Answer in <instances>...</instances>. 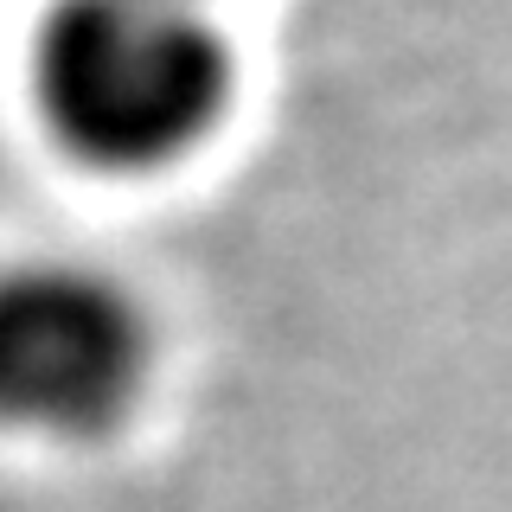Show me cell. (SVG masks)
Wrapping results in <instances>:
<instances>
[{"label": "cell", "mask_w": 512, "mask_h": 512, "mask_svg": "<svg viewBox=\"0 0 512 512\" xmlns=\"http://www.w3.org/2000/svg\"><path fill=\"white\" fill-rule=\"evenodd\" d=\"M45 128L90 167H167L231 103V45L192 0H58L32 39Z\"/></svg>", "instance_id": "6da1fadb"}, {"label": "cell", "mask_w": 512, "mask_h": 512, "mask_svg": "<svg viewBox=\"0 0 512 512\" xmlns=\"http://www.w3.org/2000/svg\"><path fill=\"white\" fill-rule=\"evenodd\" d=\"M154 372V327L135 295L90 263L0 269V423L39 436H103Z\"/></svg>", "instance_id": "7a4b0ae2"}]
</instances>
